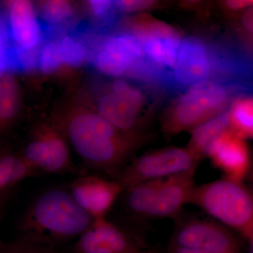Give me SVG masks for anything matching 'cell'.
Listing matches in <instances>:
<instances>
[{
  "mask_svg": "<svg viewBox=\"0 0 253 253\" xmlns=\"http://www.w3.org/2000/svg\"><path fill=\"white\" fill-rule=\"evenodd\" d=\"M16 67L12 47L8 36L6 26L0 18V78L7 74V71Z\"/></svg>",
  "mask_w": 253,
  "mask_h": 253,
  "instance_id": "obj_25",
  "label": "cell"
},
{
  "mask_svg": "<svg viewBox=\"0 0 253 253\" xmlns=\"http://www.w3.org/2000/svg\"><path fill=\"white\" fill-rule=\"evenodd\" d=\"M189 204L194 205L245 237L253 225V195L242 182L219 179L194 186Z\"/></svg>",
  "mask_w": 253,
  "mask_h": 253,
  "instance_id": "obj_3",
  "label": "cell"
},
{
  "mask_svg": "<svg viewBox=\"0 0 253 253\" xmlns=\"http://www.w3.org/2000/svg\"><path fill=\"white\" fill-rule=\"evenodd\" d=\"M95 64L100 72L118 78L127 73L134 63L118 53L101 49L96 55Z\"/></svg>",
  "mask_w": 253,
  "mask_h": 253,
  "instance_id": "obj_21",
  "label": "cell"
},
{
  "mask_svg": "<svg viewBox=\"0 0 253 253\" xmlns=\"http://www.w3.org/2000/svg\"><path fill=\"white\" fill-rule=\"evenodd\" d=\"M22 156L37 172L63 174L73 168L67 141L53 124L37 128Z\"/></svg>",
  "mask_w": 253,
  "mask_h": 253,
  "instance_id": "obj_7",
  "label": "cell"
},
{
  "mask_svg": "<svg viewBox=\"0 0 253 253\" xmlns=\"http://www.w3.org/2000/svg\"><path fill=\"white\" fill-rule=\"evenodd\" d=\"M53 125L86 164L115 180L144 139L120 131L96 110L83 106H76L56 116Z\"/></svg>",
  "mask_w": 253,
  "mask_h": 253,
  "instance_id": "obj_1",
  "label": "cell"
},
{
  "mask_svg": "<svg viewBox=\"0 0 253 253\" xmlns=\"http://www.w3.org/2000/svg\"><path fill=\"white\" fill-rule=\"evenodd\" d=\"M206 156L211 158L227 179L242 182L249 174L252 161L249 146L245 139L230 129L213 141Z\"/></svg>",
  "mask_w": 253,
  "mask_h": 253,
  "instance_id": "obj_14",
  "label": "cell"
},
{
  "mask_svg": "<svg viewBox=\"0 0 253 253\" xmlns=\"http://www.w3.org/2000/svg\"><path fill=\"white\" fill-rule=\"evenodd\" d=\"M200 159L188 149L170 147L143 155L123 168L117 181L123 190L146 181L196 171Z\"/></svg>",
  "mask_w": 253,
  "mask_h": 253,
  "instance_id": "obj_6",
  "label": "cell"
},
{
  "mask_svg": "<svg viewBox=\"0 0 253 253\" xmlns=\"http://www.w3.org/2000/svg\"><path fill=\"white\" fill-rule=\"evenodd\" d=\"M195 171L146 181L125 190L126 208L139 217L163 219L176 215L194 188Z\"/></svg>",
  "mask_w": 253,
  "mask_h": 253,
  "instance_id": "obj_5",
  "label": "cell"
},
{
  "mask_svg": "<svg viewBox=\"0 0 253 253\" xmlns=\"http://www.w3.org/2000/svg\"><path fill=\"white\" fill-rule=\"evenodd\" d=\"M137 253H151L149 252H144V251H140V252Z\"/></svg>",
  "mask_w": 253,
  "mask_h": 253,
  "instance_id": "obj_35",
  "label": "cell"
},
{
  "mask_svg": "<svg viewBox=\"0 0 253 253\" xmlns=\"http://www.w3.org/2000/svg\"><path fill=\"white\" fill-rule=\"evenodd\" d=\"M71 193L49 189L36 197L18 224L19 235L54 246L79 237L94 221Z\"/></svg>",
  "mask_w": 253,
  "mask_h": 253,
  "instance_id": "obj_2",
  "label": "cell"
},
{
  "mask_svg": "<svg viewBox=\"0 0 253 253\" xmlns=\"http://www.w3.org/2000/svg\"><path fill=\"white\" fill-rule=\"evenodd\" d=\"M176 246L203 250L211 253H234L235 239L225 228L206 220L184 223L174 234Z\"/></svg>",
  "mask_w": 253,
  "mask_h": 253,
  "instance_id": "obj_13",
  "label": "cell"
},
{
  "mask_svg": "<svg viewBox=\"0 0 253 253\" xmlns=\"http://www.w3.org/2000/svg\"><path fill=\"white\" fill-rule=\"evenodd\" d=\"M0 253H55L54 246L19 235L7 242L0 241Z\"/></svg>",
  "mask_w": 253,
  "mask_h": 253,
  "instance_id": "obj_22",
  "label": "cell"
},
{
  "mask_svg": "<svg viewBox=\"0 0 253 253\" xmlns=\"http://www.w3.org/2000/svg\"><path fill=\"white\" fill-rule=\"evenodd\" d=\"M63 64L74 68L81 67L84 64L86 58L84 46L71 37L65 36L58 43Z\"/></svg>",
  "mask_w": 253,
  "mask_h": 253,
  "instance_id": "obj_23",
  "label": "cell"
},
{
  "mask_svg": "<svg viewBox=\"0 0 253 253\" xmlns=\"http://www.w3.org/2000/svg\"><path fill=\"white\" fill-rule=\"evenodd\" d=\"M248 176H249L250 178V181H251V189H250V191H251V193H252V194L253 195V159H252V161H251V168H250V171L249 174H248Z\"/></svg>",
  "mask_w": 253,
  "mask_h": 253,
  "instance_id": "obj_34",
  "label": "cell"
},
{
  "mask_svg": "<svg viewBox=\"0 0 253 253\" xmlns=\"http://www.w3.org/2000/svg\"><path fill=\"white\" fill-rule=\"evenodd\" d=\"M229 129V112L226 111L192 129L188 149L201 160L213 141Z\"/></svg>",
  "mask_w": 253,
  "mask_h": 253,
  "instance_id": "obj_17",
  "label": "cell"
},
{
  "mask_svg": "<svg viewBox=\"0 0 253 253\" xmlns=\"http://www.w3.org/2000/svg\"><path fill=\"white\" fill-rule=\"evenodd\" d=\"M116 9L122 13L136 12L154 7L156 1L151 0H116L113 1Z\"/></svg>",
  "mask_w": 253,
  "mask_h": 253,
  "instance_id": "obj_28",
  "label": "cell"
},
{
  "mask_svg": "<svg viewBox=\"0 0 253 253\" xmlns=\"http://www.w3.org/2000/svg\"><path fill=\"white\" fill-rule=\"evenodd\" d=\"M123 191V186L117 181L88 175L73 181L69 192L76 202L95 219L104 217Z\"/></svg>",
  "mask_w": 253,
  "mask_h": 253,
  "instance_id": "obj_15",
  "label": "cell"
},
{
  "mask_svg": "<svg viewBox=\"0 0 253 253\" xmlns=\"http://www.w3.org/2000/svg\"><path fill=\"white\" fill-rule=\"evenodd\" d=\"M244 95L234 88L214 81L192 86L176 100L163 123V129L171 135L194 129L226 111L233 100Z\"/></svg>",
  "mask_w": 253,
  "mask_h": 253,
  "instance_id": "obj_4",
  "label": "cell"
},
{
  "mask_svg": "<svg viewBox=\"0 0 253 253\" xmlns=\"http://www.w3.org/2000/svg\"><path fill=\"white\" fill-rule=\"evenodd\" d=\"M211 76L212 59L209 46L198 37L181 40L175 66L171 73V86L188 89L210 81Z\"/></svg>",
  "mask_w": 253,
  "mask_h": 253,
  "instance_id": "obj_10",
  "label": "cell"
},
{
  "mask_svg": "<svg viewBox=\"0 0 253 253\" xmlns=\"http://www.w3.org/2000/svg\"><path fill=\"white\" fill-rule=\"evenodd\" d=\"M21 86L17 78L8 73L0 78V135L16 121L21 105Z\"/></svg>",
  "mask_w": 253,
  "mask_h": 253,
  "instance_id": "obj_16",
  "label": "cell"
},
{
  "mask_svg": "<svg viewBox=\"0 0 253 253\" xmlns=\"http://www.w3.org/2000/svg\"><path fill=\"white\" fill-rule=\"evenodd\" d=\"M40 68L45 75L56 72L63 64L58 44L49 42L43 46L40 55Z\"/></svg>",
  "mask_w": 253,
  "mask_h": 253,
  "instance_id": "obj_26",
  "label": "cell"
},
{
  "mask_svg": "<svg viewBox=\"0 0 253 253\" xmlns=\"http://www.w3.org/2000/svg\"><path fill=\"white\" fill-rule=\"evenodd\" d=\"M36 172L22 156L0 154V195L11 192L20 181Z\"/></svg>",
  "mask_w": 253,
  "mask_h": 253,
  "instance_id": "obj_18",
  "label": "cell"
},
{
  "mask_svg": "<svg viewBox=\"0 0 253 253\" xmlns=\"http://www.w3.org/2000/svg\"><path fill=\"white\" fill-rule=\"evenodd\" d=\"M140 251L135 240L105 217L95 218L73 247V253H137Z\"/></svg>",
  "mask_w": 253,
  "mask_h": 253,
  "instance_id": "obj_12",
  "label": "cell"
},
{
  "mask_svg": "<svg viewBox=\"0 0 253 253\" xmlns=\"http://www.w3.org/2000/svg\"><path fill=\"white\" fill-rule=\"evenodd\" d=\"M237 31L239 41L253 51V6L240 15Z\"/></svg>",
  "mask_w": 253,
  "mask_h": 253,
  "instance_id": "obj_27",
  "label": "cell"
},
{
  "mask_svg": "<svg viewBox=\"0 0 253 253\" xmlns=\"http://www.w3.org/2000/svg\"><path fill=\"white\" fill-rule=\"evenodd\" d=\"M223 9L229 13L241 15L253 6V0H226L221 3Z\"/></svg>",
  "mask_w": 253,
  "mask_h": 253,
  "instance_id": "obj_30",
  "label": "cell"
},
{
  "mask_svg": "<svg viewBox=\"0 0 253 253\" xmlns=\"http://www.w3.org/2000/svg\"><path fill=\"white\" fill-rule=\"evenodd\" d=\"M172 253H211L203 250L191 249V248L179 247L174 246Z\"/></svg>",
  "mask_w": 253,
  "mask_h": 253,
  "instance_id": "obj_31",
  "label": "cell"
},
{
  "mask_svg": "<svg viewBox=\"0 0 253 253\" xmlns=\"http://www.w3.org/2000/svg\"><path fill=\"white\" fill-rule=\"evenodd\" d=\"M6 25L16 67L23 66L26 53L34 49L41 41V26L33 3L28 0L11 1L8 6Z\"/></svg>",
  "mask_w": 253,
  "mask_h": 253,
  "instance_id": "obj_11",
  "label": "cell"
},
{
  "mask_svg": "<svg viewBox=\"0 0 253 253\" xmlns=\"http://www.w3.org/2000/svg\"><path fill=\"white\" fill-rule=\"evenodd\" d=\"M10 192L6 193V194L0 195V218L1 217L5 206L7 203L8 199H9Z\"/></svg>",
  "mask_w": 253,
  "mask_h": 253,
  "instance_id": "obj_32",
  "label": "cell"
},
{
  "mask_svg": "<svg viewBox=\"0 0 253 253\" xmlns=\"http://www.w3.org/2000/svg\"><path fill=\"white\" fill-rule=\"evenodd\" d=\"M72 5L64 0H49L42 5L41 17L51 25L59 24L71 18L73 15Z\"/></svg>",
  "mask_w": 253,
  "mask_h": 253,
  "instance_id": "obj_24",
  "label": "cell"
},
{
  "mask_svg": "<svg viewBox=\"0 0 253 253\" xmlns=\"http://www.w3.org/2000/svg\"><path fill=\"white\" fill-rule=\"evenodd\" d=\"M229 129L242 139L253 138V95L235 98L228 111Z\"/></svg>",
  "mask_w": 253,
  "mask_h": 253,
  "instance_id": "obj_19",
  "label": "cell"
},
{
  "mask_svg": "<svg viewBox=\"0 0 253 253\" xmlns=\"http://www.w3.org/2000/svg\"><path fill=\"white\" fill-rule=\"evenodd\" d=\"M144 96L140 89L124 81L111 84L107 92L96 101V112L120 131L136 136H142L135 131Z\"/></svg>",
  "mask_w": 253,
  "mask_h": 253,
  "instance_id": "obj_8",
  "label": "cell"
},
{
  "mask_svg": "<svg viewBox=\"0 0 253 253\" xmlns=\"http://www.w3.org/2000/svg\"><path fill=\"white\" fill-rule=\"evenodd\" d=\"M133 34L141 41L146 59L163 73L171 74L181 42L179 32L163 21L146 19L134 26Z\"/></svg>",
  "mask_w": 253,
  "mask_h": 253,
  "instance_id": "obj_9",
  "label": "cell"
},
{
  "mask_svg": "<svg viewBox=\"0 0 253 253\" xmlns=\"http://www.w3.org/2000/svg\"><path fill=\"white\" fill-rule=\"evenodd\" d=\"M247 239L249 241V253H253V225L249 236H247Z\"/></svg>",
  "mask_w": 253,
  "mask_h": 253,
  "instance_id": "obj_33",
  "label": "cell"
},
{
  "mask_svg": "<svg viewBox=\"0 0 253 253\" xmlns=\"http://www.w3.org/2000/svg\"><path fill=\"white\" fill-rule=\"evenodd\" d=\"M118 53L132 61L134 64L142 65L146 59L142 44L133 33L116 35L106 39L103 49Z\"/></svg>",
  "mask_w": 253,
  "mask_h": 253,
  "instance_id": "obj_20",
  "label": "cell"
},
{
  "mask_svg": "<svg viewBox=\"0 0 253 253\" xmlns=\"http://www.w3.org/2000/svg\"><path fill=\"white\" fill-rule=\"evenodd\" d=\"M87 2L91 12L99 19H106L116 9L114 2L111 0H90Z\"/></svg>",
  "mask_w": 253,
  "mask_h": 253,
  "instance_id": "obj_29",
  "label": "cell"
}]
</instances>
